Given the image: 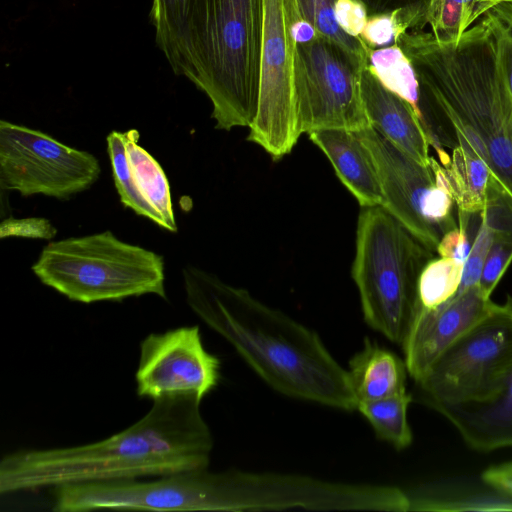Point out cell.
<instances>
[{
	"mask_svg": "<svg viewBox=\"0 0 512 512\" xmlns=\"http://www.w3.org/2000/svg\"><path fill=\"white\" fill-rule=\"evenodd\" d=\"M395 43L416 72L421 122L437 154L466 144L512 197V95L485 21L458 43L423 30L402 33Z\"/></svg>",
	"mask_w": 512,
	"mask_h": 512,
	"instance_id": "cell-1",
	"label": "cell"
},
{
	"mask_svg": "<svg viewBox=\"0 0 512 512\" xmlns=\"http://www.w3.org/2000/svg\"><path fill=\"white\" fill-rule=\"evenodd\" d=\"M201 401L192 395L159 398L137 422L105 439L11 452L0 462V493L207 468L213 437L202 416Z\"/></svg>",
	"mask_w": 512,
	"mask_h": 512,
	"instance_id": "cell-2",
	"label": "cell"
},
{
	"mask_svg": "<svg viewBox=\"0 0 512 512\" xmlns=\"http://www.w3.org/2000/svg\"><path fill=\"white\" fill-rule=\"evenodd\" d=\"M182 272L193 313L271 388L331 408L357 409L347 369L315 331L210 272L193 265Z\"/></svg>",
	"mask_w": 512,
	"mask_h": 512,
	"instance_id": "cell-3",
	"label": "cell"
},
{
	"mask_svg": "<svg viewBox=\"0 0 512 512\" xmlns=\"http://www.w3.org/2000/svg\"><path fill=\"white\" fill-rule=\"evenodd\" d=\"M150 19L173 72L211 101L215 127H249L258 107L263 0H152Z\"/></svg>",
	"mask_w": 512,
	"mask_h": 512,
	"instance_id": "cell-4",
	"label": "cell"
},
{
	"mask_svg": "<svg viewBox=\"0 0 512 512\" xmlns=\"http://www.w3.org/2000/svg\"><path fill=\"white\" fill-rule=\"evenodd\" d=\"M435 255L383 207H362L352 278L364 321L397 345L420 307L419 278Z\"/></svg>",
	"mask_w": 512,
	"mask_h": 512,
	"instance_id": "cell-5",
	"label": "cell"
},
{
	"mask_svg": "<svg viewBox=\"0 0 512 512\" xmlns=\"http://www.w3.org/2000/svg\"><path fill=\"white\" fill-rule=\"evenodd\" d=\"M31 269L44 285L76 302L146 294L166 299L163 257L109 230L50 242Z\"/></svg>",
	"mask_w": 512,
	"mask_h": 512,
	"instance_id": "cell-6",
	"label": "cell"
},
{
	"mask_svg": "<svg viewBox=\"0 0 512 512\" xmlns=\"http://www.w3.org/2000/svg\"><path fill=\"white\" fill-rule=\"evenodd\" d=\"M357 133L378 171L381 207L436 253L442 237L458 226L457 207L444 167L433 156L429 164L419 163L371 126Z\"/></svg>",
	"mask_w": 512,
	"mask_h": 512,
	"instance_id": "cell-7",
	"label": "cell"
},
{
	"mask_svg": "<svg viewBox=\"0 0 512 512\" xmlns=\"http://www.w3.org/2000/svg\"><path fill=\"white\" fill-rule=\"evenodd\" d=\"M367 63L325 37L297 44L294 85L300 135L324 129L358 132L370 127L361 89Z\"/></svg>",
	"mask_w": 512,
	"mask_h": 512,
	"instance_id": "cell-8",
	"label": "cell"
},
{
	"mask_svg": "<svg viewBox=\"0 0 512 512\" xmlns=\"http://www.w3.org/2000/svg\"><path fill=\"white\" fill-rule=\"evenodd\" d=\"M512 366V298L457 339L415 382L431 408L482 400L499 386Z\"/></svg>",
	"mask_w": 512,
	"mask_h": 512,
	"instance_id": "cell-9",
	"label": "cell"
},
{
	"mask_svg": "<svg viewBox=\"0 0 512 512\" xmlns=\"http://www.w3.org/2000/svg\"><path fill=\"white\" fill-rule=\"evenodd\" d=\"M299 15L297 0H263L258 107L248 140L275 160L289 154L300 137L294 85L297 43L292 35Z\"/></svg>",
	"mask_w": 512,
	"mask_h": 512,
	"instance_id": "cell-10",
	"label": "cell"
},
{
	"mask_svg": "<svg viewBox=\"0 0 512 512\" xmlns=\"http://www.w3.org/2000/svg\"><path fill=\"white\" fill-rule=\"evenodd\" d=\"M101 172L91 153L23 125L0 121V186L22 196L67 199L91 187Z\"/></svg>",
	"mask_w": 512,
	"mask_h": 512,
	"instance_id": "cell-11",
	"label": "cell"
},
{
	"mask_svg": "<svg viewBox=\"0 0 512 512\" xmlns=\"http://www.w3.org/2000/svg\"><path fill=\"white\" fill-rule=\"evenodd\" d=\"M220 366L205 349L198 325L151 333L140 343L136 393L152 401L179 395L202 400L218 385Z\"/></svg>",
	"mask_w": 512,
	"mask_h": 512,
	"instance_id": "cell-12",
	"label": "cell"
},
{
	"mask_svg": "<svg viewBox=\"0 0 512 512\" xmlns=\"http://www.w3.org/2000/svg\"><path fill=\"white\" fill-rule=\"evenodd\" d=\"M137 129L107 137L114 184L123 206L170 232L177 231L169 181L159 162L138 144Z\"/></svg>",
	"mask_w": 512,
	"mask_h": 512,
	"instance_id": "cell-13",
	"label": "cell"
},
{
	"mask_svg": "<svg viewBox=\"0 0 512 512\" xmlns=\"http://www.w3.org/2000/svg\"><path fill=\"white\" fill-rule=\"evenodd\" d=\"M479 284L434 308L419 307L401 345L408 374L419 381L435 361L496 306Z\"/></svg>",
	"mask_w": 512,
	"mask_h": 512,
	"instance_id": "cell-14",
	"label": "cell"
},
{
	"mask_svg": "<svg viewBox=\"0 0 512 512\" xmlns=\"http://www.w3.org/2000/svg\"><path fill=\"white\" fill-rule=\"evenodd\" d=\"M361 89L370 126L414 160L429 164L431 144L414 108L387 89L368 63L362 71Z\"/></svg>",
	"mask_w": 512,
	"mask_h": 512,
	"instance_id": "cell-15",
	"label": "cell"
},
{
	"mask_svg": "<svg viewBox=\"0 0 512 512\" xmlns=\"http://www.w3.org/2000/svg\"><path fill=\"white\" fill-rule=\"evenodd\" d=\"M432 408L447 418L475 450L512 447V366L490 396Z\"/></svg>",
	"mask_w": 512,
	"mask_h": 512,
	"instance_id": "cell-16",
	"label": "cell"
},
{
	"mask_svg": "<svg viewBox=\"0 0 512 512\" xmlns=\"http://www.w3.org/2000/svg\"><path fill=\"white\" fill-rule=\"evenodd\" d=\"M361 207L381 206L383 194L371 152L357 132L324 129L309 133Z\"/></svg>",
	"mask_w": 512,
	"mask_h": 512,
	"instance_id": "cell-17",
	"label": "cell"
},
{
	"mask_svg": "<svg viewBox=\"0 0 512 512\" xmlns=\"http://www.w3.org/2000/svg\"><path fill=\"white\" fill-rule=\"evenodd\" d=\"M348 377L357 401H372L406 390L405 361L366 338L348 364ZM357 410V409H356Z\"/></svg>",
	"mask_w": 512,
	"mask_h": 512,
	"instance_id": "cell-18",
	"label": "cell"
},
{
	"mask_svg": "<svg viewBox=\"0 0 512 512\" xmlns=\"http://www.w3.org/2000/svg\"><path fill=\"white\" fill-rule=\"evenodd\" d=\"M493 229V240L485 260L479 287L489 297L512 262V197L492 189L481 212Z\"/></svg>",
	"mask_w": 512,
	"mask_h": 512,
	"instance_id": "cell-19",
	"label": "cell"
},
{
	"mask_svg": "<svg viewBox=\"0 0 512 512\" xmlns=\"http://www.w3.org/2000/svg\"><path fill=\"white\" fill-rule=\"evenodd\" d=\"M444 167L457 210L479 214L485 207L492 176L486 163L466 144L458 143Z\"/></svg>",
	"mask_w": 512,
	"mask_h": 512,
	"instance_id": "cell-20",
	"label": "cell"
},
{
	"mask_svg": "<svg viewBox=\"0 0 512 512\" xmlns=\"http://www.w3.org/2000/svg\"><path fill=\"white\" fill-rule=\"evenodd\" d=\"M412 395L406 390L385 398L360 402L357 410L366 418L376 437L391 444L397 450L410 446L412 431L407 411Z\"/></svg>",
	"mask_w": 512,
	"mask_h": 512,
	"instance_id": "cell-21",
	"label": "cell"
},
{
	"mask_svg": "<svg viewBox=\"0 0 512 512\" xmlns=\"http://www.w3.org/2000/svg\"><path fill=\"white\" fill-rule=\"evenodd\" d=\"M368 65L387 89L414 108L421 121L419 81L411 61L403 50L396 43L371 49Z\"/></svg>",
	"mask_w": 512,
	"mask_h": 512,
	"instance_id": "cell-22",
	"label": "cell"
},
{
	"mask_svg": "<svg viewBox=\"0 0 512 512\" xmlns=\"http://www.w3.org/2000/svg\"><path fill=\"white\" fill-rule=\"evenodd\" d=\"M463 266L453 259H432L419 278L420 307L434 308L452 298L459 290Z\"/></svg>",
	"mask_w": 512,
	"mask_h": 512,
	"instance_id": "cell-23",
	"label": "cell"
},
{
	"mask_svg": "<svg viewBox=\"0 0 512 512\" xmlns=\"http://www.w3.org/2000/svg\"><path fill=\"white\" fill-rule=\"evenodd\" d=\"M336 0H297L301 16L309 21L321 37L328 38L362 59L369 58L370 48L360 37L348 35L335 16Z\"/></svg>",
	"mask_w": 512,
	"mask_h": 512,
	"instance_id": "cell-24",
	"label": "cell"
},
{
	"mask_svg": "<svg viewBox=\"0 0 512 512\" xmlns=\"http://www.w3.org/2000/svg\"><path fill=\"white\" fill-rule=\"evenodd\" d=\"M495 43L502 76L512 95V2H501L482 17Z\"/></svg>",
	"mask_w": 512,
	"mask_h": 512,
	"instance_id": "cell-25",
	"label": "cell"
},
{
	"mask_svg": "<svg viewBox=\"0 0 512 512\" xmlns=\"http://www.w3.org/2000/svg\"><path fill=\"white\" fill-rule=\"evenodd\" d=\"M427 24L439 42L458 43L466 31L463 0H430Z\"/></svg>",
	"mask_w": 512,
	"mask_h": 512,
	"instance_id": "cell-26",
	"label": "cell"
},
{
	"mask_svg": "<svg viewBox=\"0 0 512 512\" xmlns=\"http://www.w3.org/2000/svg\"><path fill=\"white\" fill-rule=\"evenodd\" d=\"M400 9L369 15L360 38L370 49L390 46L402 33L407 32Z\"/></svg>",
	"mask_w": 512,
	"mask_h": 512,
	"instance_id": "cell-27",
	"label": "cell"
},
{
	"mask_svg": "<svg viewBox=\"0 0 512 512\" xmlns=\"http://www.w3.org/2000/svg\"><path fill=\"white\" fill-rule=\"evenodd\" d=\"M493 240V229L480 213V224L472 242V247L463 266L458 292L479 283L485 260Z\"/></svg>",
	"mask_w": 512,
	"mask_h": 512,
	"instance_id": "cell-28",
	"label": "cell"
},
{
	"mask_svg": "<svg viewBox=\"0 0 512 512\" xmlns=\"http://www.w3.org/2000/svg\"><path fill=\"white\" fill-rule=\"evenodd\" d=\"M471 216L472 214L457 210L458 226L448 231L440 240L436 249L439 257L465 263L472 247L468 233Z\"/></svg>",
	"mask_w": 512,
	"mask_h": 512,
	"instance_id": "cell-29",
	"label": "cell"
},
{
	"mask_svg": "<svg viewBox=\"0 0 512 512\" xmlns=\"http://www.w3.org/2000/svg\"><path fill=\"white\" fill-rule=\"evenodd\" d=\"M55 227L44 218H8L1 223L0 237L52 238Z\"/></svg>",
	"mask_w": 512,
	"mask_h": 512,
	"instance_id": "cell-30",
	"label": "cell"
},
{
	"mask_svg": "<svg viewBox=\"0 0 512 512\" xmlns=\"http://www.w3.org/2000/svg\"><path fill=\"white\" fill-rule=\"evenodd\" d=\"M335 16L339 26L353 37H360L369 14L362 0H336Z\"/></svg>",
	"mask_w": 512,
	"mask_h": 512,
	"instance_id": "cell-31",
	"label": "cell"
},
{
	"mask_svg": "<svg viewBox=\"0 0 512 512\" xmlns=\"http://www.w3.org/2000/svg\"><path fill=\"white\" fill-rule=\"evenodd\" d=\"M367 7L368 14L388 12L403 9L413 14L423 28L427 25V10L430 0H362Z\"/></svg>",
	"mask_w": 512,
	"mask_h": 512,
	"instance_id": "cell-32",
	"label": "cell"
},
{
	"mask_svg": "<svg viewBox=\"0 0 512 512\" xmlns=\"http://www.w3.org/2000/svg\"><path fill=\"white\" fill-rule=\"evenodd\" d=\"M482 479L500 494L512 498V462L488 468L482 474Z\"/></svg>",
	"mask_w": 512,
	"mask_h": 512,
	"instance_id": "cell-33",
	"label": "cell"
},
{
	"mask_svg": "<svg viewBox=\"0 0 512 512\" xmlns=\"http://www.w3.org/2000/svg\"><path fill=\"white\" fill-rule=\"evenodd\" d=\"M292 35L297 44L311 42L320 36L316 28L301 15L292 24Z\"/></svg>",
	"mask_w": 512,
	"mask_h": 512,
	"instance_id": "cell-34",
	"label": "cell"
},
{
	"mask_svg": "<svg viewBox=\"0 0 512 512\" xmlns=\"http://www.w3.org/2000/svg\"><path fill=\"white\" fill-rule=\"evenodd\" d=\"M497 1H498V4L501 2H512V0H497Z\"/></svg>",
	"mask_w": 512,
	"mask_h": 512,
	"instance_id": "cell-35",
	"label": "cell"
}]
</instances>
